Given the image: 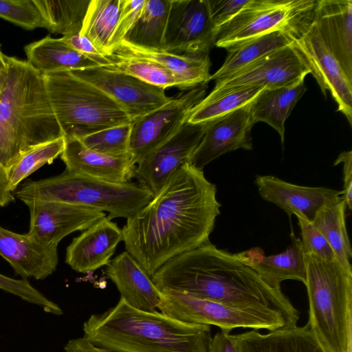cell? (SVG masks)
<instances>
[{"instance_id":"cell-1","label":"cell","mask_w":352,"mask_h":352,"mask_svg":"<svg viewBox=\"0 0 352 352\" xmlns=\"http://www.w3.org/2000/svg\"><path fill=\"white\" fill-rule=\"evenodd\" d=\"M221 204L203 170L186 162L122 229L126 251L151 276L170 258L209 241Z\"/></svg>"},{"instance_id":"cell-2","label":"cell","mask_w":352,"mask_h":352,"mask_svg":"<svg viewBox=\"0 0 352 352\" xmlns=\"http://www.w3.org/2000/svg\"><path fill=\"white\" fill-rule=\"evenodd\" d=\"M151 278L160 292L185 293L242 309L277 311L291 327L299 319L298 311L281 289L270 286L235 254L210 241L170 258Z\"/></svg>"},{"instance_id":"cell-3","label":"cell","mask_w":352,"mask_h":352,"mask_svg":"<svg viewBox=\"0 0 352 352\" xmlns=\"http://www.w3.org/2000/svg\"><path fill=\"white\" fill-rule=\"evenodd\" d=\"M83 331L94 344L113 352H208L212 338L209 325L139 310L121 297L104 312L92 314Z\"/></svg>"},{"instance_id":"cell-4","label":"cell","mask_w":352,"mask_h":352,"mask_svg":"<svg viewBox=\"0 0 352 352\" xmlns=\"http://www.w3.org/2000/svg\"><path fill=\"white\" fill-rule=\"evenodd\" d=\"M0 95V164L8 170L25 153L63 136L43 75L27 60L6 56Z\"/></svg>"},{"instance_id":"cell-5","label":"cell","mask_w":352,"mask_h":352,"mask_svg":"<svg viewBox=\"0 0 352 352\" xmlns=\"http://www.w3.org/2000/svg\"><path fill=\"white\" fill-rule=\"evenodd\" d=\"M305 255L307 324L327 352H352V271L338 258L328 261Z\"/></svg>"},{"instance_id":"cell-6","label":"cell","mask_w":352,"mask_h":352,"mask_svg":"<svg viewBox=\"0 0 352 352\" xmlns=\"http://www.w3.org/2000/svg\"><path fill=\"white\" fill-rule=\"evenodd\" d=\"M14 195L24 203L60 201L106 211L110 220L133 217L154 197L149 188L140 183L109 182L67 169L54 177L26 182Z\"/></svg>"},{"instance_id":"cell-7","label":"cell","mask_w":352,"mask_h":352,"mask_svg":"<svg viewBox=\"0 0 352 352\" xmlns=\"http://www.w3.org/2000/svg\"><path fill=\"white\" fill-rule=\"evenodd\" d=\"M43 76L64 137L81 138L105 129L132 123L126 111L110 96L71 71Z\"/></svg>"},{"instance_id":"cell-8","label":"cell","mask_w":352,"mask_h":352,"mask_svg":"<svg viewBox=\"0 0 352 352\" xmlns=\"http://www.w3.org/2000/svg\"><path fill=\"white\" fill-rule=\"evenodd\" d=\"M318 0H249L217 33L215 46L226 50L274 31L293 40L312 23Z\"/></svg>"},{"instance_id":"cell-9","label":"cell","mask_w":352,"mask_h":352,"mask_svg":"<svg viewBox=\"0 0 352 352\" xmlns=\"http://www.w3.org/2000/svg\"><path fill=\"white\" fill-rule=\"evenodd\" d=\"M161 292L162 298L157 309L184 322L214 325L228 332L239 327L270 331L291 327L277 311L242 309L174 291Z\"/></svg>"},{"instance_id":"cell-10","label":"cell","mask_w":352,"mask_h":352,"mask_svg":"<svg viewBox=\"0 0 352 352\" xmlns=\"http://www.w3.org/2000/svg\"><path fill=\"white\" fill-rule=\"evenodd\" d=\"M310 74L305 58L292 44L272 51L234 73L216 80L204 98L213 99L231 91L252 87L276 89L289 87Z\"/></svg>"},{"instance_id":"cell-11","label":"cell","mask_w":352,"mask_h":352,"mask_svg":"<svg viewBox=\"0 0 352 352\" xmlns=\"http://www.w3.org/2000/svg\"><path fill=\"white\" fill-rule=\"evenodd\" d=\"M208 83L171 97L160 108L132 122L129 153L137 164L175 134L188 120L194 107L206 96Z\"/></svg>"},{"instance_id":"cell-12","label":"cell","mask_w":352,"mask_h":352,"mask_svg":"<svg viewBox=\"0 0 352 352\" xmlns=\"http://www.w3.org/2000/svg\"><path fill=\"white\" fill-rule=\"evenodd\" d=\"M218 31L208 0H170L164 50L178 55L208 54Z\"/></svg>"},{"instance_id":"cell-13","label":"cell","mask_w":352,"mask_h":352,"mask_svg":"<svg viewBox=\"0 0 352 352\" xmlns=\"http://www.w3.org/2000/svg\"><path fill=\"white\" fill-rule=\"evenodd\" d=\"M71 72L110 96L126 111L132 122L163 106L171 98L166 95L164 88L101 66Z\"/></svg>"},{"instance_id":"cell-14","label":"cell","mask_w":352,"mask_h":352,"mask_svg":"<svg viewBox=\"0 0 352 352\" xmlns=\"http://www.w3.org/2000/svg\"><path fill=\"white\" fill-rule=\"evenodd\" d=\"M207 122H186L175 134L141 160L135 166L134 177L157 195L169 177L182 165L188 162L201 142Z\"/></svg>"},{"instance_id":"cell-15","label":"cell","mask_w":352,"mask_h":352,"mask_svg":"<svg viewBox=\"0 0 352 352\" xmlns=\"http://www.w3.org/2000/svg\"><path fill=\"white\" fill-rule=\"evenodd\" d=\"M294 41L323 94L326 97L327 91L331 94L338 106V111L352 126V80L327 47L313 22Z\"/></svg>"},{"instance_id":"cell-16","label":"cell","mask_w":352,"mask_h":352,"mask_svg":"<svg viewBox=\"0 0 352 352\" xmlns=\"http://www.w3.org/2000/svg\"><path fill=\"white\" fill-rule=\"evenodd\" d=\"M25 204L30 213L28 233L46 245L58 246L66 236L83 231L107 217L98 210L60 201L32 200Z\"/></svg>"},{"instance_id":"cell-17","label":"cell","mask_w":352,"mask_h":352,"mask_svg":"<svg viewBox=\"0 0 352 352\" xmlns=\"http://www.w3.org/2000/svg\"><path fill=\"white\" fill-rule=\"evenodd\" d=\"M251 103L207 122L204 136L189 163L198 169L219 156L239 148H253L251 130L254 124Z\"/></svg>"},{"instance_id":"cell-18","label":"cell","mask_w":352,"mask_h":352,"mask_svg":"<svg viewBox=\"0 0 352 352\" xmlns=\"http://www.w3.org/2000/svg\"><path fill=\"white\" fill-rule=\"evenodd\" d=\"M254 184L261 197L283 210L289 217L313 222L324 206L342 196V190L298 186L276 176L256 175Z\"/></svg>"},{"instance_id":"cell-19","label":"cell","mask_w":352,"mask_h":352,"mask_svg":"<svg viewBox=\"0 0 352 352\" xmlns=\"http://www.w3.org/2000/svg\"><path fill=\"white\" fill-rule=\"evenodd\" d=\"M0 256L24 279H45L56 270L58 261L57 246L44 245L28 233H16L1 226Z\"/></svg>"},{"instance_id":"cell-20","label":"cell","mask_w":352,"mask_h":352,"mask_svg":"<svg viewBox=\"0 0 352 352\" xmlns=\"http://www.w3.org/2000/svg\"><path fill=\"white\" fill-rule=\"evenodd\" d=\"M122 240V230L106 217L73 239L66 249L65 263L79 273L94 272L109 264Z\"/></svg>"},{"instance_id":"cell-21","label":"cell","mask_w":352,"mask_h":352,"mask_svg":"<svg viewBox=\"0 0 352 352\" xmlns=\"http://www.w3.org/2000/svg\"><path fill=\"white\" fill-rule=\"evenodd\" d=\"M313 23L352 80V1L318 0Z\"/></svg>"},{"instance_id":"cell-22","label":"cell","mask_w":352,"mask_h":352,"mask_svg":"<svg viewBox=\"0 0 352 352\" xmlns=\"http://www.w3.org/2000/svg\"><path fill=\"white\" fill-rule=\"evenodd\" d=\"M60 158L68 170L109 182L124 184L134 177L136 165L131 156L113 157L86 147L76 137H64Z\"/></svg>"},{"instance_id":"cell-23","label":"cell","mask_w":352,"mask_h":352,"mask_svg":"<svg viewBox=\"0 0 352 352\" xmlns=\"http://www.w3.org/2000/svg\"><path fill=\"white\" fill-rule=\"evenodd\" d=\"M105 274L117 287L121 298L131 307L146 311H156L162 293L142 266L126 251L111 259Z\"/></svg>"},{"instance_id":"cell-24","label":"cell","mask_w":352,"mask_h":352,"mask_svg":"<svg viewBox=\"0 0 352 352\" xmlns=\"http://www.w3.org/2000/svg\"><path fill=\"white\" fill-rule=\"evenodd\" d=\"M235 255L273 288L280 289V283L289 279L306 283L305 255L300 239L294 235L291 245L282 253L265 256L261 248L255 247Z\"/></svg>"},{"instance_id":"cell-25","label":"cell","mask_w":352,"mask_h":352,"mask_svg":"<svg viewBox=\"0 0 352 352\" xmlns=\"http://www.w3.org/2000/svg\"><path fill=\"white\" fill-rule=\"evenodd\" d=\"M238 352H327L309 325L280 328L267 333L251 330L232 335Z\"/></svg>"},{"instance_id":"cell-26","label":"cell","mask_w":352,"mask_h":352,"mask_svg":"<svg viewBox=\"0 0 352 352\" xmlns=\"http://www.w3.org/2000/svg\"><path fill=\"white\" fill-rule=\"evenodd\" d=\"M109 54L155 62L182 78L189 89L208 83L211 76L208 54L178 55L164 50L138 47L122 41L111 50Z\"/></svg>"},{"instance_id":"cell-27","label":"cell","mask_w":352,"mask_h":352,"mask_svg":"<svg viewBox=\"0 0 352 352\" xmlns=\"http://www.w3.org/2000/svg\"><path fill=\"white\" fill-rule=\"evenodd\" d=\"M27 61L42 75L99 66L75 51L61 38L47 36L24 48Z\"/></svg>"},{"instance_id":"cell-28","label":"cell","mask_w":352,"mask_h":352,"mask_svg":"<svg viewBox=\"0 0 352 352\" xmlns=\"http://www.w3.org/2000/svg\"><path fill=\"white\" fill-rule=\"evenodd\" d=\"M305 78L289 87L265 89L251 102L254 123L263 122L274 128L284 142L285 123L297 102L307 91Z\"/></svg>"},{"instance_id":"cell-29","label":"cell","mask_w":352,"mask_h":352,"mask_svg":"<svg viewBox=\"0 0 352 352\" xmlns=\"http://www.w3.org/2000/svg\"><path fill=\"white\" fill-rule=\"evenodd\" d=\"M293 43V37L289 34L274 31L232 46L227 49L228 56L224 63L211 75L210 81L226 77L264 55Z\"/></svg>"},{"instance_id":"cell-30","label":"cell","mask_w":352,"mask_h":352,"mask_svg":"<svg viewBox=\"0 0 352 352\" xmlns=\"http://www.w3.org/2000/svg\"><path fill=\"white\" fill-rule=\"evenodd\" d=\"M170 7V0H146L140 17L123 41L144 49L164 50Z\"/></svg>"},{"instance_id":"cell-31","label":"cell","mask_w":352,"mask_h":352,"mask_svg":"<svg viewBox=\"0 0 352 352\" xmlns=\"http://www.w3.org/2000/svg\"><path fill=\"white\" fill-rule=\"evenodd\" d=\"M346 208L342 196L323 207L312 223L326 239L341 264L352 271V250L346 227Z\"/></svg>"},{"instance_id":"cell-32","label":"cell","mask_w":352,"mask_h":352,"mask_svg":"<svg viewBox=\"0 0 352 352\" xmlns=\"http://www.w3.org/2000/svg\"><path fill=\"white\" fill-rule=\"evenodd\" d=\"M122 0H91L80 34L104 56L109 53Z\"/></svg>"},{"instance_id":"cell-33","label":"cell","mask_w":352,"mask_h":352,"mask_svg":"<svg viewBox=\"0 0 352 352\" xmlns=\"http://www.w3.org/2000/svg\"><path fill=\"white\" fill-rule=\"evenodd\" d=\"M91 0H34L45 28L63 36L80 33Z\"/></svg>"},{"instance_id":"cell-34","label":"cell","mask_w":352,"mask_h":352,"mask_svg":"<svg viewBox=\"0 0 352 352\" xmlns=\"http://www.w3.org/2000/svg\"><path fill=\"white\" fill-rule=\"evenodd\" d=\"M106 57L110 64L103 67L134 76L149 85L164 88L176 87L188 90L186 82L163 66L147 60L132 58L109 54Z\"/></svg>"},{"instance_id":"cell-35","label":"cell","mask_w":352,"mask_h":352,"mask_svg":"<svg viewBox=\"0 0 352 352\" xmlns=\"http://www.w3.org/2000/svg\"><path fill=\"white\" fill-rule=\"evenodd\" d=\"M265 88L252 87L231 91L213 99L204 98L192 109L187 122H208L251 103Z\"/></svg>"},{"instance_id":"cell-36","label":"cell","mask_w":352,"mask_h":352,"mask_svg":"<svg viewBox=\"0 0 352 352\" xmlns=\"http://www.w3.org/2000/svg\"><path fill=\"white\" fill-rule=\"evenodd\" d=\"M64 148L65 138L63 136L36 146L23 155L8 170V190L14 192L24 179L60 155Z\"/></svg>"},{"instance_id":"cell-37","label":"cell","mask_w":352,"mask_h":352,"mask_svg":"<svg viewBox=\"0 0 352 352\" xmlns=\"http://www.w3.org/2000/svg\"><path fill=\"white\" fill-rule=\"evenodd\" d=\"M131 124L105 129L79 139L86 147L98 153L113 157L131 156L129 140Z\"/></svg>"},{"instance_id":"cell-38","label":"cell","mask_w":352,"mask_h":352,"mask_svg":"<svg viewBox=\"0 0 352 352\" xmlns=\"http://www.w3.org/2000/svg\"><path fill=\"white\" fill-rule=\"evenodd\" d=\"M0 17L26 30L46 26L34 0H0Z\"/></svg>"},{"instance_id":"cell-39","label":"cell","mask_w":352,"mask_h":352,"mask_svg":"<svg viewBox=\"0 0 352 352\" xmlns=\"http://www.w3.org/2000/svg\"><path fill=\"white\" fill-rule=\"evenodd\" d=\"M0 289L41 307L46 312L61 315V309L33 287L26 279H14L0 274Z\"/></svg>"},{"instance_id":"cell-40","label":"cell","mask_w":352,"mask_h":352,"mask_svg":"<svg viewBox=\"0 0 352 352\" xmlns=\"http://www.w3.org/2000/svg\"><path fill=\"white\" fill-rule=\"evenodd\" d=\"M300 229L301 245L305 254L314 255L324 260L337 258L331 247L311 222L298 219Z\"/></svg>"},{"instance_id":"cell-41","label":"cell","mask_w":352,"mask_h":352,"mask_svg":"<svg viewBox=\"0 0 352 352\" xmlns=\"http://www.w3.org/2000/svg\"><path fill=\"white\" fill-rule=\"evenodd\" d=\"M145 1L122 0L116 26L110 43L109 53L113 47L123 41L138 21L143 10Z\"/></svg>"},{"instance_id":"cell-42","label":"cell","mask_w":352,"mask_h":352,"mask_svg":"<svg viewBox=\"0 0 352 352\" xmlns=\"http://www.w3.org/2000/svg\"><path fill=\"white\" fill-rule=\"evenodd\" d=\"M249 0H208L211 18L218 30L231 20Z\"/></svg>"},{"instance_id":"cell-43","label":"cell","mask_w":352,"mask_h":352,"mask_svg":"<svg viewBox=\"0 0 352 352\" xmlns=\"http://www.w3.org/2000/svg\"><path fill=\"white\" fill-rule=\"evenodd\" d=\"M60 38L69 47L93 60L99 66L104 67L110 64V60L102 54L87 37L80 35V33Z\"/></svg>"},{"instance_id":"cell-44","label":"cell","mask_w":352,"mask_h":352,"mask_svg":"<svg viewBox=\"0 0 352 352\" xmlns=\"http://www.w3.org/2000/svg\"><path fill=\"white\" fill-rule=\"evenodd\" d=\"M340 163L343 164V179L344 188L342 190V198L345 203L346 207L349 210L352 208V151H343L341 153L335 162L333 166H336Z\"/></svg>"},{"instance_id":"cell-45","label":"cell","mask_w":352,"mask_h":352,"mask_svg":"<svg viewBox=\"0 0 352 352\" xmlns=\"http://www.w3.org/2000/svg\"><path fill=\"white\" fill-rule=\"evenodd\" d=\"M208 352H238L228 331H219L211 338Z\"/></svg>"},{"instance_id":"cell-46","label":"cell","mask_w":352,"mask_h":352,"mask_svg":"<svg viewBox=\"0 0 352 352\" xmlns=\"http://www.w3.org/2000/svg\"><path fill=\"white\" fill-rule=\"evenodd\" d=\"M64 349L65 352H113L94 344L85 336L70 340Z\"/></svg>"},{"instance_id":"cell-47","label":"cell","mask_w":352,"mask_h":352,"mask_svg":"<svg viewBox=\"0 0 352 352\" xmlns=\"http://www.w3.org/2000/svg\"><path fill=\"white\" fill-rule=\"evenodd\" d=\"M14 200V195L8 190V170L0 164V206H6Z\"/></svg>"}]
</instances>
